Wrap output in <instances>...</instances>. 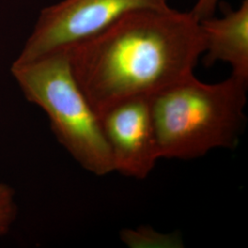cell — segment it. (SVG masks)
I'll use <instances>...</instances> for the list:
<instances>
[{"label":"cell","instance_id":"cell-8","mask_svg":"<svg viewBox=\"0 0 248 248\" xmlns=\"http://www.w3.org/2000/svg\"><path fill=\"white\" fill-rule=\"evenodd\" d=\"M18 216L15 191L11 186L0 182V236L9 232Z\"/></svg>","mask_w":248,"mask_h":248},{"label":"cell","instance_id":"cell-9","mask_svg":"<svg viewBox=\"0 0 248 248\" xmlns=\"http://www.w3.org/2000/svg\"><path fill=\"white\" fill-rule=\"evenodd\" d=\"M219 2L220 0H197L193 9L189 12L198 21L210 18L215 14Z\"/></svg>","mask_w":248,"mask_h":248},{"label":"cell","instance_id":"cell-6","mask_svg":"<svg viewBox=\"0 0 248 248\" xmlns=\"http://www.w3.org/2000/svg\"><path fill=\"white\" fill-rule=\"evenodd\" d=\"M203 34L206 65L228 63L232 75L248 80V0L222 17L213 15L200 20Z\"/></svg>","mask_w":248,"mask_h":248},{"label":"cell","instance_id":"cell-4","mask_svg":"<svg viewBox=\"0 0 248 248\" xmlns=\"http://www.w3.org/2000/svg\"><path fill=\"white\" fill-rule=\"evenodd\" d=\"M169 7L168 0H62L41 12L15 62H30L89 40L135 11Z\"/></svg>","mask_w":248,"mask_h":248},{"label":"cell","instance_id":"cell-1","mask_svg":"<svg viewBox=\"0 0 248 248\" xmlns=\"http://www.w3.org/2000/svg\"><path fill=\"white\" fill-rule=\"evenodd\" d=\"M203 34L190 12L135 11L67 48L72 70L98 115L128 98L151 97L194 74Z\"/></svg>","mask_w":248,"mask_h":248},{"label":"cell","instance_id":"cell-2","mask_svg":"<svg viewBox=\"0 0 248 248\" xmlns=\"http://www.w3.org/2000/svg\"><path fill=\"white\" fill-rule=\"evenodd\" d=\"M248 80L207 84L190 75L150 98L160 158L193 159L233 148L245 124Z\"/></svg>","mask_w":248,"mask_h":248},{"label":"cell","instance_id":"cell-3","mask_svg":"<svg viewBox=\"0 0 248 248\" xmlns=\"http://www.w3.org/2000/svg\"><path fill=\"white\" fill-rule=\"evenodd\" d=\"M11 73L25 98L45 111L57 141L83 169L96 176L113 172L100 118L76 79L65 49L14 62Z\"/></svg>","mask_w":248,"mask_h":248},{"label":"cell","instance_id":"cell-5","mask_svg":"<svg viewBox=\"0 0 248 248\" xmlns=\"http://www.w3.org/2000/svg\"><path fill=\"white\" fill-rule=\"evenodd\" d=\"M113 172L143 179L160 159L150 98H128L99 114Z\"/></svg>","mask_w":248,"mask_h":248},{"label":"cell","instance_id":"cell-7","mask_svg":"<svg viewBox=\"0 0 248 248\" xmlns=\"http://www.w3.org/2000/svg\"><path fill=\"white\" fill-rule=\"evenodd\" d=\"M121 238L127 246L133 248H174L182 245L176 235L164 234L149 227L123 231Z\"/></svg>","mask_w":248,"mask_h":248}]
</instances>
